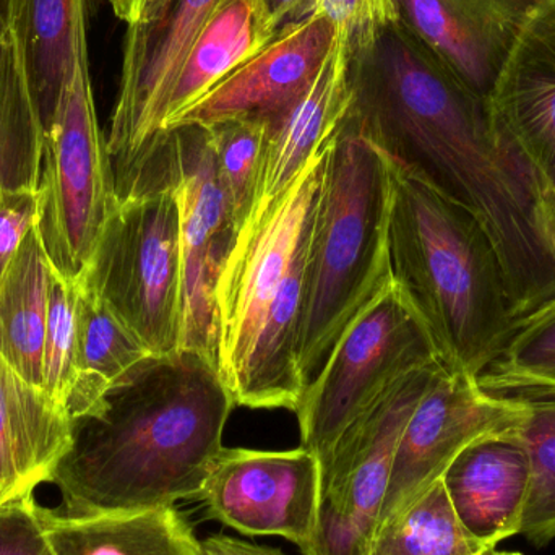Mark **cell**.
Listing matches in <instances>:
<instances>
[{
    "label": "cell",
    "instance_id": "9c48e42d",
    "mask_svg": "<svg viewBox=\"0 0 555 555\" xmlns=\"http://www.w3.org/2000/svg\"><path fill=\"white\" fill-rule=\"evenodd\" d=\"M443 365L398 378L336 443L322 469L319 524L302 555H365L377 531L398 440Z\"/></svg>",
    "mask_w": 555,
    "mask_h": 555
},
{
    "label": "cell",
    "instance_id": "f546056e",
    "mask_svg": "<svg viewBox=\"0 0 555 555\" xmlns=\"http://www.w3.org/2000/svg\"><path fill=\"white\" fill-rule=\"evenodd\" d=\"M310 13L326 16L345 33L348 44L364 41L385 26L400 22L398 0H312Z\"/></svg>",
    "mask_w": 555,
    "mask_h": 555
},
{
    "label": "cell",
    "instance_id": "9a60e30c",
    "mask_svg": "<svg viewBox=\"0 0 555 555\" xmlns=\"http://www.w3.org/2000/svg\"><path fill=\"white\" fill-rule=\"evenodd\" d=\"M489 109L499 133L554 188L555 0H544L521 33Z\"/></svg>",
    "mask_w": 555,
    "mask_h": 555
},
{
    "label": "cell",
    "instance_id": "7a4b0ae2",
    "mask_svg": "<svg viewBox=\"0 0 555 555\" xmlns=\"http://www.w3.org/2000/svg\"><path fill=\"white\" fill-rule=\"evenodd\" d=\"M393 168L391 280L443 367L479 377L518 322L498 250L468 208L416 172Z\"/></svg>",
    "mask_w": 555,
    "mask_h": 555
},
{
    "label": "cell",
    "instance_id": "f35d334b",
    "mask_svg": "<svg viewBox=\"0 0 555 555\" xmlns=\"http://www.w3.org/2000/svg\"><path fill=\"white\" fill-rule=\"evenodd\" d=\"M553 189H554V197H555V184H554V188H553Z\"/></svg>",
    "mask_w": 555,
    "mask_h": 555
},
{
    "label": "cell",
    "instance_id": "30bf717a",
    "mask_svg": "<svg viewBox=\"0 0 555 555\" xmlns=\"http://www.w3.org/2000/svg\"><path fill=\"white\" fill-rule=\"evenodd\" d=\"M527 401L489 393L476 375L443 367L398 440L378 528L416 504L469 446L520 429Z\"/></svg>",
    "mask_w": 555,
    "mask_h": 555
},
{
    "label": "cell",
    "instance_id": "f1b7e54d",
    "mask_svg": "<svg viewBox=\"0 0 555 555\" xmlns=\"http://www.w3.org/2000/svg\"><path fill=\"white\" fill-rule=\"evenodd\" d=\"M78 283L52 270L44 338V388L65 410L74 382Z\"/></svg>",
    "mask_w": 555,
    "mask_h": 555
},
{
    "label": "cell",
    "instance_id": "d6986e66",
    "mask_svg": "<svg viewBox=\"0 0 555 555\" xmlns=\"http://www.w3.org/2000/svg\"><path fill=\"white\" fill-rule=\"evenodd\" d=\"M38 512L54 555H204L175 505L87 517L44 507Z\"/></svg>",
    "mask_w": 555,
    "mask_h": 555
},
{
    "label": "cell",
    "instance_id": "e0dca14e",
    "mask_svg": "<svg viewBox=\"0 0 555 555\" xmlns=\"http://www.w3.org/2000/svg\"><path fill=\"white\" fill-rule=\"evenodd\" d=\"M70 439L67 411L0 354V505L51 481Z\"/></svg>",
    "mask_w": 555,
    "mask_h": 555
},
{
    "label": "cell",
    "instance_id": "5bb4252c",
    "mask_svg": "<svg viewBox=\"0 0 555 555\" xmlns=\"http://www.w3.org/2000/svg\"><path fill=\"white\" fill-rule=\"evenodd\" d=\"M544 0H398L400 20L489 103L495 81Z\"/></svg>",
    "mask_w": 555,
    "mask_h": 555
},
{
    "label": "cell",
    "instance_id": "ba28073f",
    "mask_svg": "<svg viewBox=\"0 0 555 555\" xmlns=\"http://www.w3.org/2000/svg\"><path fill=\"white\" fill-rule=\"evenodd\" d=\"M437 362L429 333L391 283L343 333L304 390L296 410L300 447L323 469L343 434L398 378Z\"/></svg>",
    "mask_w": 555,
    "mask_h": 555
},
{
    "label": "cell",
    "instance_id": "83f0119b",
    "mask_svg": "<svg viewBox=\"0 0 555 555\" xmlns=\"http://www.w3.org/2000/svg\"><path fill=\"white\" fill-rule=\"evenodd\" d=\"M517 437L531 465L521 534L534 546H547L555 540V397L527 401V416Z\"/></svg>",
    "mask_w": 555,
    "mask_h": 555
},
{
    "label": "cell",
    "instance_id": "4fadbf2b",
    "mask_svg": "<svg viewBox=\"0 0 555 555\" xmlns=\"http://www.w3.org/2000/svg\"><path fill=\"white\" fill-rule=\"evenodd\" d=\"M336 31L338 28L326 16L317 13L286 23L259 54L172 117L165 130L179 126L208 127L231 119L273 122L309 90Z\"/></svg>",
    "mask_w": 555,
    "mask_h": 555
},
{
    "label": "cell",
    "instance_id": "3957f363",
    "mask_svg": "<svg viewBox=\"0 0 555 555\" xmlns=\"http://www.w3.org/2000/svg\"><path fill=\"white\" fill-rule=\"evenodd\" d=\"M393 163L345 120L330 142L310 227L297 372L315 380L348 326L391 286Z\"/></svg>",
    "mask_w": 555,
    "mask_h": 555
},
{
    "label": "cell",
    "instance_id": "2e32d148",
    "mask_svg": "<svg viewBox=\"0 0 555 555\" xmlns=\"http://www.w3.org/2000/svg\"><path fill=\"white\" fill-rule=\"evenodd\" d=\"M462 527L489 550L521 534L531 465L517 430L469 446L442 478Z\"/></svg>",
    "mask_w": 555,
    "mask_h": 555
},
{
    "label": "cell",
    "instance_id": "4dcf8cb0",
    "mask_svg": "<svg viewBox=\"0 0 555 555\" xmlns=\"http://www.w3.org/2000/svg\"><path fill=\"white\" fill-rule=\"evenodd\" d=\"M35 495L0 505V555H54Z\"/></svg>",
    "mask_w": 555,
    "mask_h": 555
},
{
    "label": "cell",
    "instance_id": "ffe728a7",
    "mask_svg": "<svg viewBox=\"0 0 555 555\" xmlns=\"http://www.w3.org/2000/svg\"><path fill=\"white\" fill-rule=\"evenodd\" d=\"M276 33L259 0H218L172 81L163 111V130L172 117L259 54Z\"/></svg>",
    "mask_w": 555,
    "mask_h": 555
},
{
    "label": "cell",
    "instance_id": "74e56055",
    "mask_svg": "<svg viewBox=\"0 0 555 555\" xmlns=\"http://www.w3.org/2000/svg\"><path fill=\"white\" fill-rule=\"evenodd\" d=\"M489 555H525V554H521V553H491Z\"/></svg>",
    "mask_w": 555,
    "mask_h": 555
},
{
    "label": "cell",
    "instance_id": "484cf974",
    "mask_svg": "<svg viewBox=\"0 0 555 555\" xmlns=\"http://www.w3.org/2000/svg\"><path fill=\"white\" fill-rule=\"evenodd\" d=\"M460 524L446 486L436 482L397 520L375 531L365 555H489Z\"/></svg>",
    "mask_w": 555,
    "mask_h": 555
},
{
    "label": "cell",
    "instance_id": "836d02e7",
    "mask_svg": "<svg viewBox=\"0 0 555 555\" xmlns=\"http://www.w3.org/2000/svg\"><path fill=\"white\" fill-rule=\"evenodd\" d=\"M201 546L204 555H286L273 547L247 543L228 534L208 537L207 540L201 541Z\"/></svg>",
    "mask_w": 555,
    "mask_h": 555
},
{
    "label": "cell",
    "instance_id": "1f68e13d",
    "mask_svg": "<svg viewBox=\"0 0 555 555\" xmlns=\"http://www.w3.org/2000/svg\"><path fill=\"white\" fill-rule=\"evenodd\" d=\"M38 215V191H7L0 194V284L9 272L26 234Z\"/></svg>",
    "mask_w": 555,
    "mask_h": 555
},
{
    "label": "cell",
    "instance_id": "44dd1931",
    "mask_svg": "<svg viewBox=\"0 0 555 555\" xmlns=\"http://www.w3.org/2000/svg\"><path fill=\"white\" fill-rule=\"evenodd\" d=\"M44 124L29 77L23 25L0 38V194L38 191Z\"/></svg>",
    "mask_w": 555,
    "mask_h": 555
},
{
    "label": "cell",
    "instance_id": "7c38bea8",
    "mask_svg": "<svg viewBox=\"0 0 555 555\" xmlns=\"http://www.w3.org/2000/svg\"><path fill=\"white\" fill-rule=\"evenodd\" d=\"M218 0H172L149 25L127 26L119 93L111 117L107 152L117 182L163 130V111L182 59Z\"/></svg>",
    "mask_w": 555,
    "mask_h": 555
},
{
    "label": "cell",
    "instance_id": "7402d4cb",
    "mask_svg": "<svg viewBox=\"0 0 555 555\" xmlns=\"http://www.w3.org/2000/svg\"><path fill=\"white\" fill-rule=\"evenodd\" d=\"M51 272L33 227L0 284V354L26 380L41 388Z\"/></svg>",
    "mask_w": 555,
    "mask_h": 555
},
{
    "label": "cell",
    "instance_id": "ac0fdd59",
    "mask_svg": "<svg viewBox=\"0 0 555 555\" xmlns=\"http://www.w3.org/2000/svg\"><path fill=\"white\" fill-rule=\"evenodd\" d=\"M349 106L348 39L338 29L309 90L283 116L270 122L266 159L253 211L260 210L278 197L310 158L332 142L348 117Z\"/></svg>",
    "mask_w": 555,
    "mask_h": 555
},
{
    "label": "cell",
    "instance_id": "d6a6232c",
    "mask_svg": "<svg viewBox=\"0 0 555 555\" xmlns=\"http://www.w3.org/2000/svg\"><path fill=\"white\" fill-rule=\"evenodd\" d=\"M114 15L127 26L149 25L162 18L172 0H109Z\"/></svg>",
    "mask_w": 555,
    "mask_h": 555
},
{
    "label": "cell",
    "instance_id": "8992f818",
    "mask_svg": "<svg viewBox=\"0 0 555 555\" xmlns=\"http://www.w3.org/2000/svg\"><path fill=\"white\" fill-rule=\"evenodd\" d=\"M119 205L107 140L98 122L88 42L44 127L35 230L51 269L80 281Z\"/></svg>",
    "mask_w": 555,
    "mask_h": 555
},
{
    "label": "cell",
    "instance_id": "8fae6325",
    "mask_svg": "<svg viewBox=\"0 0 555 555\" xmlns=\"http://www.w3.org/2000/svg\"><path fill=\"white\" fill-rule=\"evenodd\" d=\"M214 520L247 537H281L300 553L319 524L322 469L304 447L294 450L227 449L201 495Z\"/></svg>",
    "mask_w": 555,
    "mask_h": 555
},
{
    "label": "cell",
    "instance_id": "e575fe53",
    "mask_svg": "<svg viewBox=\"0 0 555 555\" xmlns=\"http://www.w3.org/2000/svg\"><path fill=\"white\" fill-rule=\"evenodd\" d=\"M263 15L269 20L270 26L280 31L286 23L300 18L304 0H259Z\"/></svg>",
    "mask_w": 555,
    "mask_h": 555
},
{
    "label": "cell",
    "instance_id": "d4e9b609",
    "mask_svg": "<svg viewBox=\"0 0 555 555\" xmlns=\"http://www.w3.org/2000/svg\"><path fill=\"white\" fill-rule=\"evenodd\" d=\"M478 382L489 393L514 400L555 397V297L518 320Z\"/></svg>",
    "mask_w": 555,
    "mask_h": 555
},
{
    "label": "cell",
    "instance_id": "8d00e7d4",
    "mask_svg": "<svg viewBox=\"0 0 555 555\" xmlns=\"http://www.w3.org/2000/svg\"><path fill=\"white\" fill-rule=\"evenodd\" d=\"M310 3H312V0H304L302 12H300V18H304V16L309 15Z\"/></svg>",
    "mask_w": 555,
    "mask_h": 555
},
{
    "label": "cell",
    "instance_id": "4316f807",
    "mask_svg": "<svg viewBox=\"0 0 555 555\" xmlns=\"http://www.w3.org/2000/svg\"><path fill=\"white\" fill-rule=\"evenodd\" d=\"M205 129L210 137L218 176L240 233L256 204L270 122L263 119H231Z\"/></svg>",
    "mask_w": 555,
    "mask_h": 555
},
{
    "label": "cell",
    "instance_id": "277c9868",
    "mask_svg": "<svg viewBox=\"0 0 555 555\" xmlns=\"http://www.w3.org/2000/svg\"><path fill=\"white\" fill-rule=\"evenodd\" d=\"M328 146L278 197L249 215L218 278V369L236 404L260 351L283 358L296 349L310 227Z\"/></svg>",
    "mask_w": 555,
    "mask_h": 555
},
{
    "label": "cell",
    "instance_id": "5b68a950",
    "mask_svg": "<svg viewBox=\"0 0 555 555\" xmlns=\"http://www.w3.org/2000/svg\"><path fill=\"white\" fill-rule=\"evenodd\" d=\"M168 184L178 201L181 220L179 349L202 352L218 364L215 287L236 241L237 228L205 127L179 126L159 132L126 178L117 182V198L126 201Z\"/></svg>",
    "mask_w": 555,
    "mask_h": 555
},
{
    "label": "cell",
    "instance_id": "603a6c76",
    "mask_svg": "<svg viewBox=\"0 0 555 555\" xmlns=\"http://www.w3.org/2000/svg\"><path fill=\"white\" fill-rule=\"evenodd\" d=\"M78 283L74 382L65 401L70 420L90 413L111 385L150 356L149 349L83 280Z\"/></svg>",
    "mask_w": 555,
    "mask_h": 555
},
{
    "label": "cell",
    "instance_id": "d590c367",
    "mask_svg": "<svg viewBox=\"0 0 555 555\" xmlns=\"http://www.w3.org/2000/svg\"><path fill=\"white\" fill-rule=\"evenodd\" d=\"M29 0H0V38L12 26L25 25Z\"/></svg>",
    "mask_w": 555,
    "mask_h": 555
},
{
    "label": "cell",
    "instance_id": "6da1fadb",
    "mask_svg": "<svg viewBox=\"0 0 555 555\" xmlns=\"http://www.w3.org/2000/svg\"><path fill=\"white\" fill-rule=\"evenodd\" d=\"M234 406L214 359L191 349L146 356L72 421L70 447L49 481L62 512L126 514L201 499Z\"/></svg>",
    "mask_w": 555,
    "mask_h": 555
},
{
    "label": "cell",
    "instance_id": "52a82bcc",
    "mask_svg": "<svg viewBox=\"0 0 555 555\" xmlns=\"http://www.w3.org/2000/svg\"><path fill=\"white\" fill-rule=\"evenodd\" d=\"M81 280L150 354L181 348V220L171 185L119 201Z\"/></svg>",
    "mask_w": 555,
    "mask_h": 555
},
{
    "label": "cell",
    "instance_id": "cb8c5ba5",
    "mask_svg": "<svg viewBox=\"0 0 555 555\" xmlns=\"http://www.w3.org/2000/svg\"><path fill=\"white\" fill-rule=\"evenodd\" d=\"M90 5L91 0H29L23 29L29 77L44 127L70 81L78 49L88 42Z\"/></svg>",
    "mask_w": 555,
    "mask_h": 555
}]
</instances>
